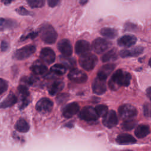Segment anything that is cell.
I'll return each mask as SVG.
<instances>
[{"instance_id": "cell-1", "label": "cell", "mask_w": 151, "mask_h": 151, "mask_svg": "<svg viewBox=\"0 0 151 151\" xmlns=\"http://www.w3.org/2000/svg\"><path fill=\"white\" fill-rule=\"evenodd\" d=\"M131 74L123 70L119 69L112 75L109 82V87L113 90H117L120 86H127L130 82Z\"/></svg>"}, {"instance_id": "cell-2", "label": "cell", "mask_w": 151, "mask_h": 151, "mask_svg": "<svg viewBox=\"0 0 151 151\" xmlns=\"http://www.w3.org/2000/svg\"><path fill=\"white\" fill-rule=\"evenodd\" d=\"M38 34L41 39L46 44H54L57 38V33L52 25L44 24L39 29Z\"/></svg>"}, {"instance_id": "cell-3", "label": "cell", "mask_w": 151, "mask_h": 151, "mask_svg": "<svg viewBox=\"0 0 151 151\" xmlns=\"http://www.w3.org/2000/svg\"><path fill=\"white\" fill-rule=\"evenodd\" d=\"M97 63V57L90 52L80 55L79 64L81 67L87 71L93 70Z\"/></svg>"}, {"instance_id": "cell-4", "label": "cell", "mask_w": 151, "mask_h": 151, "mask_svg": "<svg viewBox=\"0 0 151 151\" xmlns=\"http://www.w3.org/2000/svg\"><path fill=\"white\" fill-rule=\"evenodd\" d=\"M36 50L34 45H28L17 50L14 54V58L17 60H23L29 58Z\"/></svg>"}, {"instance_id": "cell-5", "label": "cell", "mask_w": 151, "mask_h": 151, "mask_svg": "<svg viewBox=\"0 0 151 151\" xmlns=\"http://www.w3.org/2000/svg\"><path fill=\"white\" fill-rule=\"evenodd\" d=\"M119 113L123 119L127 120L134 117L137 114V111L134 106L129 104H124L119 107Z\"/></svg>"}, {"instance_id": "cell-6", "label": "cell", "mask_w": 151, "mask_h": 151, "mask_svg": "<svg viewBox=\"0 0 151 151\" xmlns=\"http://www.w3.org/2000/svg\"><path fill=\"white\" fill-rule=\"evenodd\" d=\"M78 116L81 119L88 122L96 120L99 117L95 109L91 106L84 107L80 111Z\"/></svg>"}, {"instance_id": "cell-7", "label": "cell", "mask_w": 151, "mask_h": 151, "mask_svg": "<svg viewBox=\"0 0 151 151\" xmlns=\"http://www.w3.org/2000/svg\"><path fill=\"white\" fill-rule=\"evenodd\" d=\"M53 107V102L48 98H42L38 101L35 105L36 110L41 113H48Z\"/></svg>"}, {"instance_id": "cell-8", "label": "cell", "mask_w": 151, "mask_h": 151, "mask_svg": "<svg viewBox=\"0 0 151 151\" xmlns=\"http://www.w3.org/2000/svg\"><path fill=\"white\" fill-rule=\"evenodd\" d=\"M110 45V42L106 40L101 38H97L93 42L91 48L97 54H101L106 51Z\"/></svg>"}, {"instance_id": "cell-9", "label": "cell", "mask_w": 151, "mask_h": 151, "mask_svg": "<svg viewBox=\"0 0 151 151\" xmlns=\"http://www.w3.org/2000/svg\"><path fill=\"white\" fill-rule=\"evenodd\" d=\"M68 77L70 80L77 83H84L87 79V74L84 71L77 68L72 69L69 72Z\"/></svg>"}, {"instance_id": "cell-10", "label": "cell", "mask_w": 151, "mask_h": 151, "mask_svg": "<svg viewBox=\"0 0 151 151\" xmlns=\"http://www.w3.org/2000/svg\"><path fill=\"white\" fill-rule=\"evenodd\" d=\"M40 57L44 63L51 64L55 60V54L52 49L47 47L44 48L40 51Z\"/></svg>"}, {"instance_id": "cell-11", "label": "cell", "mask_w": 151, "mask_h": 151, "mask_svg": "<svg viewBox=\"0 0 151 151\" xmlns=\"http://www.w3.org/2000/svg\"><path fill=\"white\" fill-rule=\"evenodd\" d=\"M118 123V119L116 112L114 110H110L103 116V123L108 128H112L116 126Z\"/></svg>"}, {"instance_id": "cell-12", "label": "cell", "mask_w": 151, "mask_h": 151, "mask_svg": "<svg viewBox=\"0 0 151 151\" xmlns=\"http://www.w3.org/2000/svg\"><path fill=\"white\" fill-rule=\"evenodd\" d=\"M58 50L64 56L70 57L73 53L72 45L70 42L67 39H63L60 40L57 45Z\"/></svg>"}, {"instance_id": "cell-13", "label": "cell", "mask_w": 151, "mask_h": 151, "mask_svg": "<svg viewBox=\"0 0 151 151\" xmlns=\"http://www.w3.org/2000/svg\"><path fill=\"white\" fill-rule=\"evenodd\" d=\"M80 109L78 104L73 102L66 105L63 110V115L65 118H70L76 114Z\"/></svg>"}, {"instance_id": "cell-14", "label": "cell", "mask_w": 151, "mask_h": 151, "mask_svg": "<svg viewBox=\"0 0 151 151\" xmlns=\"http://www.w3.org/2000/svg\"><path fill=\"white\" fill-rule=\"evenodd\" d=\"M92 89L95 94L100 95L106 91V80H103L97 77L94 79L92 84Z\"/></svg>"}, {"instance_id": "cell-15", "label": "cell", "mask_w": 151, "mask_h": 151, "mask_svg": "<svg viewBox=\"0 0 151 151\" xmlns=\"http://www.w3.org/2000/svg\"><path fill=\"white\" fill-rule=\"evenodd\" d=\"M143 51V48L140 46H137L131 48L128 50H122L120 51L119 54L122 58L137 57L140 55Z\"/></svg>"}, {"instance_id": "cell-16", "label": "cell", "mask_w": 151, "mask_h": 151, "mask_svg": "<svg viewBox=\"0 0 151 151\" xmlns=\"http://www.w3.org/2000/svg\"><path fill=\"white\" fill-rule=\"evenodd\" d=\"M91 49L90 43L85 40H78L75 45V51L77 54L82 55L89 52Z\"/></svg>"}, {"instance_id": "cell-17", "label": "cell", "mask_w": 151, "mask_h": 151, "mask_svg": "<svg viewBox=\"0 0 151 151\" xmlns=\"http://www.w3.org/2000/svg\"><path fill=\"white\" fill-rule=\"evenodd\" d=\"M137 38L135 36L132 35H125L119 38L117 44L119 45L124 47H130L136 42Z\"/></svg>"}, {"instance_id": "cell-18", "label": "cell", "mask_w": 151, "mask_h": 151, "mask_svg": "<svg viewBox=\"0 0 151 151\" xmlns=\"http://www.w3.org/2000/svg\"><path fill=\"white\" fill-rule=\"evenodd\" d=\"M115 68V64H107L101 67L98 73L97 77L103 80H106L108 76L114 70Z\"/></svg>"}, {"instance_id": "cell-19", "label": "cell", "mask_w": 151, "mask_h": 151, "mask_svg": "<svg viewBox=\"0 0 151 151\" xmlns=\"http://www.w3.org/2000/svg\"><path fill=\"white\" fill-rule=\"evenodd\" d=\"M116 142L120 145H131L136 142V140L130 134L122 133L117 136Z\"/></svg>"}, {"instance_id": "cell-20", "label": "cell", "mask_w": 151, "mask_h": 151, "mask_svg": "<svg viewBox=\"0 0 151 151\" xmlns=\"http://www.w3.org/2000/svg\"><path fill=\"white\" fill-rule=\"evenodd\" d=\"M17 26V22L11 19L0 18V31H4L14 28Z\"/></svg>"}, {"instance_id": "cell-21", "label": "cell", "mask_w": 151, "mask_h": 151, "mask_svg": "<svg viewBox=\"0 0 151 151\" xmlns=\"http://www.w3.org/2000/svg\"><path fill=\"white\" fill-rule=\"evenodd\" d=\"M17 102V98L12 93L7 96V97L0 103V109H5L14 105Z\"/></svg>"}, {"instance_id": "cell-22", "label": "cell", "mask_w": 151, "mask_h": 151, "mask_svg": "<svg viewBox=\"0 0 151 151\" xmlns=\"http://www.w3.org/2000/svg\"><path fill=\"white\" fill-rule=\"evenodd\" d=\"M32 72L36 75H43L47 73L48 68L43 64L38 61L35 63L31 67Z\"/></svg>"}, {"instance_id": "cell-23", "label": "cell", "mask_w": 151, "mask_h": 151, "mask_svg": "<svg viewBox=\"0 0 151 151\" xmlns=\"http://www.w3.org/2000/svg\"><path fill=\"white\" fill-rule=\"evenodd\" d=\"M150 133V128L145 124L139 125L134 130V134L137 138H143Z\"/></svg>"}, {"instance_id": "cell-24", "label": "cell", "mask_w": 151, "mask_h": 151, "mask_svg": "<svg viewBox=\"0 0 151 151\" xmlns=\"http://www.w3.org/2000/svg\"><path fill=\"white\" fill-rule=\"evenodd\" d=\"M64 87V83L62 81H56L54 82L49 88L48 92L50 95L54 96L63 90Z\"/></svg>"}, {"instance_id": "cell-25", "label": "cell", "mask_w": 151, "mask_h": 151, "mask_svg": "<svg viewBox=\"0 0 151 151\" xmlns=\"http://www.w3.org/2000/svg\"><path fill=\"white\" fill-rule=\"evenodd\" d=\"M15 128L19 132L27 133L29 130V125L25 120L21 119L17 121Z\"/></svg>"}, {"instance_id": "cell-26", "label": "cell", "mask_w": 151, "mask_h": 151, "mask_svg": "<svg viewBox=\"0 0 151 151\" xmlns=\"http://www.w3.org/2000/svg\"><path fill=\"white\" fill-rule=\"evenodd\" d=\"M117 58V54L115 49H111L106 52L101 57L103 62H109L116 60Z\"/></svg>"}, {"instance_id": "cell-27", "label": "cell", "mask_w": 151, "mask_h": 151, "mask_svg": "<svg viewBox=\"0 0 151 151\" xmlns=\"http://www.w3.org/2000/svg\"><path fill=\"white\" fill-rule=\"evenodd\" d=\"M100 34L104 37L113 39L117 35V31L111 28H103L100 30Z\"/></svg>"}, {"instance_id": "cell-28", "label": "cell", "mask_w": 151, "mask_h": 151, "mask_svg": "<svg viewBox=\"0 0 151 151\" xmlns=\"http://www.w3.org/2000/svg\"><path fill=\"white\" fill-rule=\"evenodd\" d=\"M51 71L57 75L61 76L65 73L67 68L63 64H56L51 67Z\"/></svg>"}, {"instance_id": "cell-29", "label": "cell", "mask_w": 151, "mask_h": 151, "mask_svg": "<svg viewBox=\"0 0 151 151\" xmlns=\"http://www.w3.org/2000/svg\"><path fill=\"white\" fill-rule=\"evenodd\" d=\"M60 61L66 68H73L76 64V60L74 58H70V57L64 56V55L60 57Z\"/></svg>"}, {"instance_id": "cell-30", "label": "cell", "mask_w": 151, "mask_h": 151, "mask_svg": "<svg viewBox=\"0 0 151 151\" xmlns=\"http://www.w3.org/2000/svg\"><path fill=\"white\" fill-rule=\"evenodd\" d=\"M136 124V121L131 119L125 120L122 124V127L124 130H130L133 129Z\"/></svg>"}, {"instance_id": "cell-31", "label": "cell", "mask_w": 151, "mask_h": 151, "mask_svg": "<svg viewBox=\"0 0 151 151\" xmlns=\"http://www.w3.org/2000/svg\"><path fill=\"white\" fill-rule=\"evenodd\" d=\"M28 4L32 8L42 7L45 4V0H27Z\"/></svg>"}, {"instance_id": "cell-32", "label": "cell", "mask_w": 151, "mask_h": 151, "mask_svg": "<svg viewBox=\"0 0 151 151\" xmlns=\"http://www.w3.org/2000/svg\"><path fill=\"white\" fill-rule=\"evenodd\" d=\"M95 110L99 117H103L108 112V107L105 104H99L96 106Z\"/></svg>"}, {"instance_id": "cell-33", "label": "cell", "mask_w": 151, "mask_h": 151, "mask_svg": "<svg viewBox=\"0 0 151 151\" xmlns=\"http://www.w3.org/2000/svg\"><path fill=\"white\" fill-rule=\"evenodd\" d=\"M18 92L21 94L22 98L24 97H28L29 96V92L28 87L26 85H19L18 88Z\"/></svg>"}, {"instance_id": "cell-34", "label": "cell", "mask_w": 151, "mask_h": 151, "mask_svg": "<svg viewBox=\"0 0 151 151\" xmlns=\"http://www.w3.org/2000/svg\"><path fill=\"white\" fill-rule=\"evenodd\" d=\"M69 98V95L66 93L59 94L56 97V101L58 104H62L65 103Z\"/></svg>"}, {"instance_id": "cell-35", "label": "cell", "mask_w": 151, "mask_h": 151, "mask_svg": "<svg viewBox=\"0 0 151 151\" xmlns=\"http://www.w3.org/2000/svg\"><path fill=\"white\" fill-rule=\"evenodd\" d=\"M8 87V82L2 78H0V94L5 93Z\"/></svg>"}, {"instance_id": "cell-36", "label": "cell", "mask_w": 151, "mask_h": 151, "mask_svg": "<svg viewBox=\"0 0 151 151\" xmlns=\"http://www.w3.org/2000/svg\"><path fill=\"white\" fill-rule=\"evenodd\" d=\"M17 12L21 15H31L32 14L23 6H20L16 9Z\"/></svg>"}, {"instance_id": "cell-37", "label": "cell", "mask_w": 151, "mask_h": 151, "mask_svg": "<svg viewBox=\"0 0 151 151\" xmlns=\"http://www.w3.org/2000/svg\"><path fill=\"white\" fill-rule=\"evenodd\" d=\"M38 34V32H29V34H28L26 35H23L22 37H21L20 41H24L27 39H29V38H31V39H34L37 35Z\"/></svg>"}, {"instance_id": "cell-38", "label": "cell", "mask_w": 151, "mask_h": 151, "mask_svg": "<svg viewBox=\"0 0 151 151\" xmlns=\"http://www.w3.org/2000/svg\"><path fill=\"white\" fill-rule=\"evenodd\" d=\"M143 113L144 115L147 117H151V108L147 104L143 106Z\"/></svg>"}, {"instance_id": "cell-39", "label": "cell", "mask_w": 151, "mask_h": 151, "mask_svg": "<svg viewBox=\"0 0 151 151\" xmlns=\"http://www.w3.org/2000/svg\"><path fill=\"white\" fill-rule=\"evenodd\" d=\"M22 81L25 83L27 85H32L34 84L35 80L32 77H25L22 79Z\"/></svg>"}, {"instance_id": "cell-40", "label": "cell", "mask_w": 151, "mask_h": 151, "mask_svg": "<svg viewBox=\"0 0 151 151\" xmlns=\"http://www.w3.org/2000/svg\"><path fill=\"white\" fill-rule=\"evenodd\" d=\"M9 47L8 43L5 41H2L1 44V49L2 51H5L8 50Z\"/></svg>"}, {"instance_id": "cell-41", "label": "cell", "mask_w": 151, "mask_h": 151, "mask_svg": "<svg viewBox=\"0 0 151 151\" xmlns=\"http://www.w3.org/2000/svg\"><path fill=\"white\" fill-rule=\"evenodd\" d=\"M59 2H60V0H47L48 5L52 8L57 6L59 3Z\"/></svg>"}, {"instance_id": "cell-42", "label": "cell", "mask_w": 151, "mask_h": 151, "mask_svg": "<svg viewBox=\"0 0 151 151\" xmlns=\"http://www.w3.org/2000/svg\"><path fill=\"white\" fill-rule=\"evenodd\" d=\"M146 94L147 97L149 98V99L151 100V87H149L146 90Z\"/></svg>"}, {"instance_id": "cell-43", "label": "cell", "mask_w": 151, "mask_h": 151, "mask_svg": "<svg viewBox=\"0 0 151 151\" xmlns=\"http://www.w3.org/2000/svg\"><path fill=\"white\" fill-rule=\"evenodd\" d=\"M13 0H1V1L5 5H8L12 2Z\"/></svg>"}, {"instance_id": "cell-44", "label": "cell", "mask_w": 151, "mask_h": 151, "mask_svg": "<svg viewBox=\"0 0 151 151\" xmlns=\"http://www.w3.org/2000/svg\"><path fill=\"white\" fill-rule=\"evenodd\" d=\"M87 1L88 0H80V4H82V5H84V4H85L87 2Z\"/></svg>"}, {"instance_id": "cell-45", "label": "cell", "mask_w": 151, "mask_h": 151, "mask_svg": "<svg viewBox=\"0 0 151 151\" xmlns=\"http://www.w3.org/2000/svg\"><path fill=\"white\" fill-rule=\"evenodd\" d=\"M149 66L151 67V58H150V60H149Z\"/></svg>"}]
</instances>
